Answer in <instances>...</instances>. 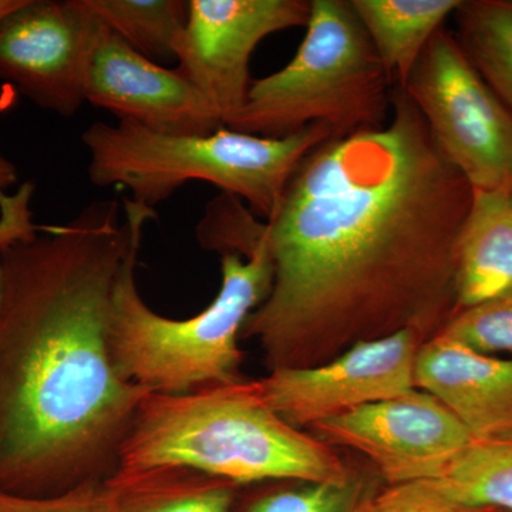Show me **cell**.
Wrapping results in <instances>:
<instances>
[{
    "label": "cell",
    "mask_w": 512,
    "mask_h": 512,
    "mask_svg": "<svg viewBox=\"0 0 512 512\" xmlns=\"http://www.w3.org/2000/svg\"><path fill=\"white\" fill-rule=\"evenodd\" d=\"M382 127L336 137L293 175L262 224L274 279L249 315L269 372L328 362L400 330L429 339L454 313V265L473 188L409 94Z\"/></svg>",
    "instance_id": "6da1fadb"
},
{
    "label": "cell",
    "mask_w": 512,
    "mask_h": 512,
    "mask_svg": "<svg viewBox=\"0 0 512 512\" xmlns=\"http://www.w3.org/2000/svg\"><path fill=\"white\" fill-rule=\"evenodd\" d=\"M97 200L0 249V493L55 497L106 483L153 393L120 376L109 322L117 275L156 211Z\"/></svg>",
    "instance_id": "7a4b0ae2"
},
{
    "label": "cell",
    "mask_w": 512,
    "mask_h": 512,
    "mask_svg": "<svg viewBox=\"0 0 512 512\" xmlns=\"http://www.w3.org/2000/svg\"><path fill=\"white\" fill-rule=\"evenodd\" d=\"M157 466L192 468L238 487L356 478L332 447L279 417L258 380L242 379L190 393L148 394L121 447L120 468Z\"/></svg>",
    "instance_id": "3957f363"
},
{
    "label": "cell",
    "mask_w": 512,
    "mask_h": 512,
    "mask_svg": "<svg viewBox=\"0 0 512 512\" xmlns=\"http://www.w3.org/2000/svg\"><path fill=\"white\" fill-rule=\"evenodd\" d=\"M336 137L326 124L268 138L228 127L208 136H174L124 121H99L84 130L82 141L97 187L127 188L128 198L156 210L185 184L204 181L247 202L252 214L268 221L303 161Z\"/></svg>",
    "instance_id": "277c9868"
},
{
    "label": "cell",
    "mask_w": 512,
    "mask_h": 512,
    "mask_svg": "<svg viewBox=\"0 0 512 512\" xmlns=\"http://www.w3.org/2000/svg\"><path fill=\"white\" fill-rule=\"evenodd\" d=\"M146 225L134 232L111 298L109 345L117 372L128 382L164 394L241 380V330L268 298L274 279L261 232L247 261L238 254H221L220 292L204 311L178 320L158 315L138 291V252Z\"/></svg>",
    "instance_id": "5b68a950"
},
{
    "label": "cell",
    "mask_w": 512,
    "mask_h": 512,
    "mask_svg": "<svg viewBox=\"0 0 512 512\" xmlns=\"http://www.w3.org/2000/svg\"><path fill=\"white\" fill-rule=\"evenodd\" d=\"M311 19L291 62L249 87L228 128L284 138L312 124L339 137L384 126L392 84L346 0H311Z\"/></svg>",
    "instance_id": "8992f818"
},
{
    "label": "cell",
    "mask_w": 512,
    "mask_h": 512,
    "mask_svg": "<svg viewBox=\"0 0 512 512\" xmlns=\"http://www.w3.org/2000/svg\"><path fill=\"white\" fill-rule=\"evenodd\" d=\"M444 158L474 191L512 190V111L440 29L404 87Z\"/></svg>",
    "instance_id": "52a82bcc"
},
{
    "label": "cell",
    "mask_w": 512,
    "mask_h": 512,
    "mask_svg": "<svg viewBox=\"0 0 512 512\" xmlns=\"http://www.w3.org/2000/svg\"><path fill=\"white\" fill-rule=\"evenodd\" d=\"M103 23L83 0H23L0 19V80L40 109L70 119Z\"/></svg>",
    "instance_id": "ba28073f"
},
{
    "label": "cell",
    "mask_w": 512,
    "mask_h": 512,
    "mask_svg": "<svg viewBox=\"0 0 512 512\" xmlns=\"http://www.w3.org/2000/svg\"><path fill=\"white\" fill-rule=\"evenodd\" d=\"M429 336L409 328L359 342L328 362L278 369L258 380L266 403L295 429L416 389L414 362Z\"/></svg>",
    "instance_id": "9c48e42d"
},
{
    "label": "cell",
    "mask_w": 512,
    "mask_h": 512,
    "mask_svg": "<svg viewBox=\"0 0 512 512\" xmlns=\"http://www.w3.org/2000/svg\"><path fill=\"white\" fill-rule=\"evenodd\" d=\"M311 431L330 447L362 454L386 484L437 480L474 440L436 397L419 389L332 417Z\"/></svg>",
    "instance_id": "30bf717a"
},
{
    "label": "cell",
    "mask_w": 512,
    "mask_h": 512,
    "mask_svg": "<svg viewBox=\"0 0 512 512\" xmlns=\"http://www.w3.org/2000/svg\"><path fill=\"white\" fill-rule=\"evenodd\" d=\"M311 10L309 0H188L177 70L227 127L247 100L256 46L282 30L306 28Z\"/></svg>",
    "instance_id": "8fae6325"
},
{
    "label": "cell",
    "mask_w": 512,
    "mask_h": 512,
    "mask_svg": "<svg viewBox=\"0 0 512 512\" xmlns=\"http://www.w3.org/2000/svg\"><path fill=\"white\" fill-rule=\"evenodd\" d=\"M86 103L161 134L208 136L225 127L190 80L140 55L106 25L90 59Z\"/></svg>",
    "instance_id": "7c38bea8"
},
{
    "label": "cell",
    "mask_w": 512,
    "mask_h": 512,
    "mask_svg": "<svg viewBox=\"0 0 512 512\" xmlns=\"http://www.w3.org/2000/svg\"><path fill=\"white\" fill-rule=\"evenodd\" d=\"M414 386L436 397L474 440L512 430V359L436 333L417 352Z\"/></svg>",
    "instance_id": "4fadbf2b"
},
{
    "label": "cell",
    "mask_w": 512,
    "mask_h": 512,
    "mask_svg": "<svg viewBox=\"0 0 512 512\" xmlns=\"http://www.w3.org/2000/svg\"><path fill=\"white\" fill-rule=\"evenodd\" d=\"M511 288L512 190H473L457 241L454 313Z\"/></svg>",
    "instance_id": "5bb4252c"
},
{
    "label": "cell",
    "mask_w": 512,
    "mask_h": 512,
    "mask_svg": "<svg viewBox=\"0 0 512 512\" xmlns=\"http://www.w3.org/2000/svg\"><path fill=\"white\" fill-rule=\"evenodd\" d=\"M461 0H350L390 84L404 89L414 67Z\"/></svg>",
    "instance_id": "9a60e30c"
},
{
    "label": "cell",
    "mask_w": 512,
    "mask_h": 512,
    "mask_svg": "<svg viewBox=\"0 0 512 512\" xmlns=\"http://www.w3.org/2000/svg\"><path fill=\"white\" fill-rule=\"evenodd\" d=\"M106 484L117 512H229L239 488L175 466L120 468Z\"/></svg>",
    "instance_id": "2e32d148"
},
{
    "label": "cell",
    "mask_w": 512,
    "mask_h": 512,
    "mask_svg": "<svg viewBox=\"0 0 512 512\" xmlns=\"http://www.w3.org/2000/svg\"><path fill=\"white\" fill-rule=\"evenodd\" d=\"M430 483L458 503L512 512V430L471 441Z\"/></svg>",
    "instance_id": "e0dca14e"
},
{
    "label": "cell",
    "mask_w": 512,
    "mask_h": 512,
    "mask_svg": "<svg viewBox=\"0 0 512 512\" xmlns=\"http://www.w3.org/2000/svg\"><path fill=\"white\" fill-rule=\"evenodd\" d=\"M454 16L461 49L512 111V0H461Z\"/></svg>",
    "instance_id": "ac0fdd59"
},
{
    "label": "cell",
    "mask_w": 512,
    "mask_h": 512,
    "mask_svg": "<svg viewBox=\"0 0 512 512\" xmlns=\"http://www.w3.org/2000/svg\"><path fill=\"white\" fill-rule=\"evenodd\" d=\"M103 25L147 59H177L188 19L185 0H83Z\"/></svg>",
    "instance_id": "d6986e66"
},
{
    "label": "cell",
    "mask_w": 512,
    "mask_h": 512,
    "mask_svg": "<svg viewBox=\"0 0 512 512\" xmlns=\"http://www.w3.org/2000/svg\"><path fill=\"white\" fill-rule=\"evenodd\" d=\"M237 491L229 512H352L367 488L359 478L346 484L266 481Z\"/></svg>",
    "instance_id": "ffe728a7"
},
{
    "label": "cell",
    "mask_w": 512,
    "mask_h": 512,
    "mask_svg": "<svg viewBox=\"0 0 512 512\" xmlns=\"http://www.w3.org/2000/svg\"><path fill=\"white\" fill-rule=\"evenodd\" d=\"M437 333L484 355L512 356V288L453 313Z\"/></svg>",
    "instance_id": "44dd1931"
},
{
    "label": "cell",
    "mask_w": 512,
    "mask_h": 512,
    "mask_svg": "<svg viewBox=\"0 0 512 512\" xmlns=\"http://www.w3.org/2000/svg\"><path fill=\"white\" fill-rule=\"evenodd\" d=\"M352 512H501L458 503L430 481L386 484L366 490Z\"/></svg>",
    "instance_id": "7402d4cb"
},
{
    "label": "cell",
    "mask_w": 512,
    "mask_h": 512,
    "mask_svg": "<svg viewBox=\"0 0 512 512\" xmlns=\"http://www.w3.org/2000/svg\"><path fill=\"white\" fill-rule=\"evenodd\" d=\"M0 512H117L106 483L83 485L47 498L0 493Z\"/></svg>",
    "instance_id": "603a6c76"
},
{
    "label": "cell",
    "mask_w": 512,
    "mask_h": 512,
    "mask_svg": "<svg viewBox=\"0 0 512 512\" xmlns=\"http://www.w3.org/2000/svg\"><path fill=\"white\" fill-rule=\"evenodd\" d=\"M35 191V183L26 181L15 194H0V249L33 238L40 231V227L33 224L30 210Z\"/></svg>",
    "instance_id": "cb8c5ba5"
},
{
    "label": "cell",
    "mask_w": 512,
    "mask_h": 512,
    "mask_svg": "<svg viewBox=\"0 0 512 512\" xmlns=\"http://www.w3.org/2000/svg\"><path fill=\"white\" fill-rule=\"evenodd\" d=\"M18 183V171L8 158L0 156V194H6L8 188Z\"/></svg>",
    "instance_id": "d4e9b609"
},
{
    "label": "cell",
    "mask_w": 512,
    "mask_h": 512,
    "mask_svg": "<svg viewBox=\"0 0 512 512\" xmlns=\"http://www.w3.org/2000/svg\"><path fill=\"white\" fill-rule=\"evenodd\" d=\"M23 0H0V19L22 5Z\"/></svg>",
    "instance_id": "484cf974"
},
{
    "label": "cell",
    "mask_w": 512,
    "mask_h": 512,
    "mask_svg": "<svg viewBox=\"0 0 512 512\" xmlns=\"http://www.w3.org/2000/svg\"><path fill=\"white\" fill-rule=\"evenodd\" d=\"M2 295H3V272H2V266H0V303H2Z\"/></svg>",
    "instance_id": "4316f807"
}]
</instances>
